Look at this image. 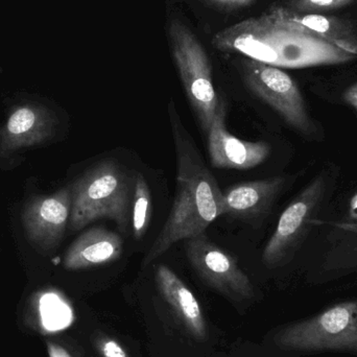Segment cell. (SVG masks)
<instances>
[{"label": "cell", "mask_w": 357, "mask_h": 357, "mask_svg": "<svg viewBox=\"0 0 357 357\" xmlns=\"http://www.w3.org/2000/svg\"><path fill=\"white\" fill-rule=\"evenodd\" d=\"M56 126L54 113L44 107H17L0 131V149L10 152L41 144L52 137Z\"/></svg>", "instance_id": "cell-11"}, {"label": "cell", "mask_w": 357, "mask_h": 357, "mask_svg": "<svg viewBox=\"0 0 357 357\" xmlns=\"http://www.w3.org/2000/svg\"><path fill=\"white\" fill-rule=\"evenodd\" d=\"M136 178L115 160L100 161L71 186L69 227L79 231L100 218L115 222L121 232L132 222Z\"/></svg>", "instance_id": "cell-3"}, {"label": "cell", "mask_w": 357, "mask_h": 357, "mask_svg": "<svg viewBox=\"0 0 357 357\" xmlns=\"http://www.w3.org/2000/svg\"><path fill=\"white\" fill-rule=\"evenodd\" d=\"M94 346L102 357H130L121 344L107 335H98L94 340Z\"/></svg>", "instance_id": "cell-19"}, {"label": "cell", "mask_w": 357, "mask_h": 357, "mask_svg": "<svg viewBox=\"0 0 357 357\" xmlns=\"http://www.w3.org/2000/svg\"><path fill=\"white\" fill-rule=\"evenodd\" d=\"M123 241L119 234L96 227L85 231L70 245L64 258L67 270L77 271L105 266L121 257Z\"/></svg>", "instance_id": "cell-14"}, {"label": "cell", "mask_w": 357, "mask_h": 357, "mask_svg": "<svg viewBox=\"0 0 357 357\" xmlns=\"http://www.w3.org/2000/svg\"><path fill=\"white\" fill-rule=\"evenodd\" d=\"M40 319L42 326L50 331H60L71 320V310L56 293H44L40 296Z\"/></svg>", "instance_id": "cell-17"}, {"label": "cell", "mask_w": 357, "mask_h": 357, "mask_svg": "<svg viewBox=\"0 0 357 357\" xmlns=\"http://www.w3.org/2000/svg\"><path fill=\"white\" fill-rule=\"evenodd\" d=\"M212 44L278 68H306L349 62L357 56L268 14L245 19L218 31Z\"/></svg>", "instance_id": "cell-2"}, {"label": "cell", "mask_w": 357, "mask_h": 357, "mask_svg": "<svg viewBox=\"0 0 357 357\" xmlns=\"http://www.w3.org/2000/svg\"><path fill=\"white\" fill-rule=\"evenodd\" d=\"M169 117L177 155V190L167 222L144 257V266L152 264L178 241L204 234L216 218L224 215L222 191L173 105Z\"/></svg>", "instance_id": "cell-1"}, {"label": "cell", "mask_w": 357, "mask_h": 357, "mask_svg": "<svg viewBox=\"0 0 357 357\" xmlns=\"http://www.w3.org/2000/svg\"><path fill=\"white\" fill-rule=\"evenodd\" d=\"M47 349L50 357H75V350L73 352L69 351L60 344L54 342H47Z\"/></svg>", "instance_id": "cell-21"}, {"label": "cell", "mask_w": 357, "mask_h": 357, "mask_svg": "<svg viewBox=\"0 0 357 357\" xmlns=\"http://www.w3.org/2000/svg\"><path fill=\"white\" fill-rule=\"evenodd\" d=\"M225 119L226 106L222 102L207 132L212 165L216 169L248 171L264 162L270 155L271 146L266 142H245L235 137L227 130Z\"/></svg>", "instance_id": "cell-10"}, {"label": "cell", "mask_w": 357, "mask_h": 357, "mask_svg": "<svg viewBox=\"0 0 357 357\" xmlns=\"http://www.w3.org/2000/svg\"><path fill=\"white\" fill-rule=\"evenodd\" d=\"M220 8L235 10V8H247L255 3L257 0H207Z\"/></svg>", "instance_id": "cell-20"}, {"label": "cell", "mask_w": 357, "mask_h": 357, "mask_svg": "<svg viewBox=\"0 0 357 357\" xmlns=\"http://www.w3.org/2000/svg\"><path fill=\"white\" fill-rule=\"evenodd\" d=\"M152 195L146 178L138 174L135 180L133 207H132V229L134 237L142 239L146 235L152 218Z\"/></svg>", "instance_id": "cell-16"}, {"label": "cell", "mask_w": 357, "mask_h": 357, "mask_svg": "<svg viewBox=\"0 0 357 357\" xmlns=\"http://www.w3.org/2000/svg\"><path fill=\"white\" fill-rule=\"evenodd\" d=\"M344 100L357 110V82L346 90L344 93Z\"/></svg>", "instance_id": "cell-22"}, {"label": "cell", "mask_w": 357, "mask_h": 357, "mask_svg": "<svg viewBox=\"0 0 357 357\" xmlns=\"http://www.w3.org/2000/svg\"><path fill=\"white\" fill-rule=\"evenodd\" d=\"M350 216L357 220V192L350 201Z\"/></svg>", "instance_id": "cell-23"}, {"label": "cell", "mask_w": 357, "mask_h": 357, "mask_svg": "<svg viewBox=\"0 0 357 357\" xmlns=\"http://www.w3.org/2000/svg\"><path fill=\"white\" fill-rule=\"evenodd\" d=\"M71 186L52 195L31 197L22 212L25 233L31 245L44 253L56 250L64 237L70 218Z\"/></svg>", "instance_id": "cell-8"}, {"label": "cell", "mask_w": 357, "mask_h": 357, "mask_svg": "<svg viewBox=\"0 0 357 357\" xmlns=\"http://www.w3.org/2000/svg\"><path fill=\"white\" fill-rule=\"evenodd\" d=\"M284 185L283 178L252 181L229 187L222 192L224 214L243 220L264 215Z\"/></svg>", "instance_id": "cell-15"}, {"label": "cell", "mask_w": 357, "mask_h": 357, "mask_svg": "<svg viewBox=\"0 0 357 357\" xmlns=\"http://www.w3.org/2000/svg\"><path fill=\"white\" fill-rule=\"evenodd\" d=\"M245 85L256 96L272 107L291 127L305 135L312 123L305 102L296 82L278 67L247 59L243 63Z\"/></svg>", "instance_id": "cell-6"}, {"label": "cell", "mask_w": 357, "mask_h": 357, "mask_svg": "<svg viewBox=\"0 0 357 357\" xmlns=\"http://www.w3.org/2000/svg\"><path fill=\"white\" fill-rule=\"evenodd\" d=\"M273 342L287 351L357 354V300L337 304L312 318L284 327Z\"/></svg>", "instance_id": "cell-4"}, {"label": "cell", "mask_w": 357, "mask_h": 357, "mask_svg": "<svg viewBox=\"0 0 357 357\" xmlns=\"http://www.w3.org/2000/svg\"><path fill=\"white\" fill-rule=\"evenodd\" d=\"M266 14L274 20L304 29L357 56V31L349 21L318 13L294 12L284 6H273Z\"/></svg>", "instance_id": "cell-12"}, {"label": "cell", "mask_w": 357, "mask_h": 357, "mask_svg": "<svg viewBox=\"0 0 357 357\" xmlns=\"http://www.w3.org/2000/svg\"><path fill=\"white\" fill-rule=\"evenodd\" d=\"M356 0H291L289 10L297 13H320L337 10Z\"/></svg>", "instance_id": "cell-18"}, {"label": "cell", "mask_w": 357, "mask_h": 357, "mask_svg": "<svg viewBox=\"0 0 357 357\" xmlns=\"http://www.w3.org/2000/svg\"><path fill=\"white\" fill-rule=\"evenodd\" d=\"M323 190L324 180L317 178L281 214L276 230L262 254V260L266 266L276 268L293 253L320 202Z\"/></svg>", "instance_id": "cell-9"}, {"label": "cell", "mask_w": 357, "mask_h": 357, "mask_svg": "<svg viewBox=\"0 0 357 357\" xmlns=\"http://www.w3.org/2000/svg\"><path fill=\"white\" fill-rule=\"evenodd\" d=\"M185 252L195 272L209 287L234 301L253 299L254 287L236 260L204 234L184 241Z\"/></svg>", "instance_id": "cell-7"}, {"label": "cell", "mask_w": 357, "mask_h": 357, "mask_svg": "<svg viewBox=\"0 0 357 357\" xmlns=\"http://www.w3.org/2000/svg\"><path fill=\"white\" fill-rule=\"evenodd\" d=\"M159 291L169 307L182 323L187 333L197 341L208 335L207 323L201 305L192 291L169 266H160L156 270Z\"/></svg>", "instance_id": "cell-13"}, {"label": "cell", "mask_w": 357, "mask_h": 357, "mask_svg": "<svg viewBox=\"0 0 357 357\" xmlns=\"http://www.w3.org/2000/svg\"><path fill=\"white\" fill-rule=\"evenodd\" d=\"M169 35L185 93L202 130L207 134L222 102L214 88L207 52L197 36L180 20L172 21Z\"/></svg>", "instance_id": "cell-5"}]
</instances>
